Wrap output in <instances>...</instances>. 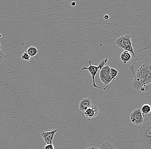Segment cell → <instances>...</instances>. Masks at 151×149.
Returning <instances> with one entry per match:
<instances>
[{
	"mask_svg": "<svg viewBox=\"0 0 151 149\" xmlns=\"http://www.w3.org/2000/svg\"><path fill=\"white\" fill-rule=\"evenodd\" d=\"M137 142L144 149H151V121L140 127Z\"/></svg>",
	"mask_w": 151,
	"mask_h": 149,
	"instance_id": "1",
	"label": "cell"
},
{
	"mask_svg": "<svg viewBox=\"0 0 151 149\" xmlns=\"http://www.w3.org/2000/svg\"><path fill=\"white\" fill-rule=\"evenodd\" d=\"M146 85L151 84V65L148 63L141 65L134 75Z\"/></svg>",
	"mask_w": 151,
	"mask_h": 149,
	"instance_id": "2",
	"label": "cell"
},
{
	"mask_svg": "<svg viewBox=\"0 0 151 149\" xmlns=\"http://www.w3.org/2000/svg\"><path fill=\"white\" fill-rule=\"evenodd\" d=\"M131 35H126L117 38L115 40V44L117 47L131 52L135 58V54L132 46V43L131 41Z\"/></svg>",
	"mask_w": 151,
	"mask_h": 149,
	"instance_id": "3",
	"label": "cell"
},
{
	"mask_svg": "<svg viewBox=\"0 0 151 149\" xmlns=\"http://www.w3.org/2000/svg\"><path fill=\"white\" fill-rule=\"evenodd\" d=\"M144 117L140 108L134 109L130 115L131 122L136 126H140L144 123Z\"/></svg>",
	"mask_w": 151,
	"mask_h": 149,
	"instance_id": "4",
	"label": "cell"
},
{
	"mask_svg": "<svg viewBox=\"0 0 151 149\" xmlns=\"http://www.w3.org/2000/svg\"><path fill=\"white\" fill-rule=\"evenodd\" d=\"M110 69L108 65L106 66L100 70L99 74L100 79L105 85L109 84L112 80L110 75Z\"/></svg>",
	"mask_w": 151,
	"mask_h": 149,
	"instance_id": "5",
	"label": "cell"
},
{
	"mask_svg": "<svg viewBox=\"0 0 151 149\" xmlns=\"http://www.w3.org/2000/svg\"><path fill=\"white\" fill-rule=\"evenodd\" d=\"M91 62V61H88V62L89 64V67H85V65H84V66L82 68L81 70H88L89 72V73L91 75V78L92 79L93 87L94 88H98V89H99L100 87H98V85H96L95 81V76L98 74L99 68H98V66L92 65Z\"/></svg>",
	"mask_w": 151,
	"mask_h": 149,
	"instance_id": "6",
	"label": "cell"
},
{
	"mask_svg": "<svg viewBox=\"0 0 151 149\" xmlns=\"http://www.w3.org/2000/svg\"><path fill=\"white\" fill-rule=\"evenodd\" d=\"M58 131V129H56L50 131L42 132L41 133V135L43 138L45 143H46V144H52L54 136Z\"/></svg>",
	"mask_w": 151,
	"mask_h": 149,
	"instance_id": "7",
	"label": "cell"
},
{
	"mask_svg": "<svg viewBox=\"0 0 151 149\" xmlns=\"http://www.w3.org/2000/svg\"><path fill=\"white\" fill-rule=\"evenodd\" d=\"M99 110L96 105H91L84 112V114L87 118L92 119L96 117L99 113Z\"/></svg>",
	"mask_w": 151,
	"mask_h": 149,
	"instance_id": "8",
	"label": "cell"
},
{
	"mask_svg": "<svg viewBox=\"0 0 151 149\" xmlns=\"http://www.w3.org/2000/svg\"><path fill=\"white\" fill-rule=\"evenodd\" d=\"M91 101L90 98H85L82 100L79 104V110L84 112L91 106Z\"/></svg>",
	"mask_w": 151,
	"mask_h": 149,
	"instance_id": "9",
	"label": "cell"
},
{
	"mask_svg": "<svg viewBox=\"0 0 151 149\" xmlns=\"http://www.w3.org/2000/svg\"><path fill=\"white\" fill-rule=\"evenodd\" d=\"M120 59L124 64H126L130 61L132 59V56L131 53L127 51H124L120 56Z\"/></svg>",
	"mask_w": 151,
	"mask_h": 149,
	"instance_id": "10",
	"label": "cell"
},
{
	"mask_svg": "<svg viewBox=\"0 0 151 149\" xmlns=\"http://www.w3.org/2000/svg\"><path fill=\"white\" fill-rule=\"evenodd\" d=\"M144 117L146 115L149 116L151 115V106L149 104H146L142 105L141 108Z\"/></svg>",
	"mask_w": 151,
	"mask_h": 149,
	"instance_id": "11",
	"label": "cell"
},
{
	"mask_svg": "<svg viewBox=\"0 0 151 149\" xmlns=\"http://www.w3.org/2000/svg\"><path fill=\"white\" fill-rule=\"evenodd\" d=\"M27 53L29 55L30 57H34L38 53V51L37 48L34 46H30L27 49Z\"/></svg>",
	"mask_w": 151,
	"mask_h": 149,
	"instance_id": "12",
	"label": "cell"
},
{
	"mask_svg": "<svg viewBox=\"0 0 151 149\" xmlns=\"http://www.w3.org/2000/svg\"><path fill=\"white\" fill-rule=\"evenodd\" d=\"M99 149H116V148L109 143L105 142L100 145Z\"/></svg>",
	"mask_w": 151,
	"mask_h": 149,
	"instance_id": "13",
	"label": "cell"
},
{
	"mask_svg": "<svg viewBox=\"0 0 151 149\" xmlns=\"http://www.w3.org/2000/svg\"><path fill=\"white\" fill-rule=\"evenodd\" d=\"M118 74V72L117 70L114 68H110V75L112 80H115L116 77Z\"/></svg>",
	"mask_w": 151,
	"mask_h": 149,
	"instance_id": "14",
	"label": "cell"
},
{
	"mask_svg": "<svg viewBox=\"0 0 151 149\" xmlns=\"http://www.w3.org/2000/svg\"><path fill=\"white\" fill-rule=\"evenodd\" d=\"M30 57L29 55H28L26 51L23 52V54L21 56V59L22 60L26 61H29L30 59Z\"/></svg>",
	"mask_w": 151,
	"mask_h": 149,
	"instance_id": "15",
	"label": "cell"
},
{
	"mask_svg": "<svg viewBox=\"0 0 151 149\" xmlns=\"http://www.w3.org/2000/svg\"><path fill=\"white\" fill-rule=\"evenodd\" d=\"M108 59L107 58H106V59H104L102 60L101 61H100L99 62V64H98V68H99V70H101L104 67V65L107 63L108 62Z\"/></svg>",
	"mask_w": 151,
	"mask_h": 149,
	"instance_id": "16",
	"label": "cell"
},
{
	"mask_svg": "<svg viewBox=\"0 0 151 149\" xmlns=\"http://www.w3.org/2000/svg\"><path fill=\"white\" fill-rule=\"evenodd\" d=\"M1 44H0V46ZM5 56L4 52L0 48V64L2 63L5 59Z\"/></svg>",
	"mask_w": 151,
	"mask_h": 149,
	"instance_id": "17",
	"label": "cell"
},
{
	"mask_svg": "<svg viewBox=\"0 0 151 149\" xmlns=\"http://www.w3.org/2000/svg\"><path fill=\"white\" fill-rule=\"evenodd\" d=\"M43 149H54V147L53 144H46L45 146Z\"/></svg>",
	"mask_w": 151,
	"mask_h": 149,
	"instance_id": "18",
	"label": "cell"
},
{
	"mask_svg": "<svg viewBox=\"0 0 151 149\" xmlns=\"http://www.w3.org/2000/svg\"><path fill=\"white\" fill-rule=\"evenodd\" d=\"M104 18L106 20H108V19H109V15H105L104 17Z\"/></svg>",
	"mask_w": 151,
	"mask_h": 149,
	"instance_id": "19",
	"label": "cell"
},
{
	"mask_svg": "<svg viewBox=\"0 0 151 149\" xmlns=\"http://www.w3.org/2000/svg\"><path fill=\"white\" fill-rule=\"evenodd\" d=\"M85 149H99L97 147H94V146H91V147H89L88 148H85Z\"/></svg>",
	"mask_w": 151,
	"mask_h": 149,
	"instance_id": "20",
	"label": "cell"
},
{
	"mask_svg": "<svg viewBox=\"0 0 151 149\" xmlns=\"http://www.w3.org/2000/svg\"><path fill=\"white\" fill-rule=\"evenodd\" d=\"M71 5L72 6H75L76 5V3L75 1H73L71 2Z\"/></svg>",
	"mask_w": 151,
	"mask_h": 149,
	"instance_id": "21",
	"label": "cell"
},
{
	"mask_svg": "<svg viewBox=\"0 0 151 149\" xmlns=\"http://www.w3.org/2000/svg\"><path fill=\"white\" fill-rule=\"evenodd\" d=\"M3 36H2V35H1V34H0V38H1V37H2Z\"/></svg>",
	"mask_w": 151,
	"mask_h": 149,
	"instance_id": "22",
	"label": "cell"
}]
</instances>
